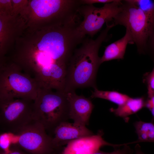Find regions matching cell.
<instances>
[{
	"label": "cell",
	"instance_id": "cell-20",
	"mask_svg": "<svg viewBox=\"0 0 154 154\" xmlns=\"http://www.w3.org/2000/svg\"><path fill=\"white\" fill-rule=\"evenodd\" d=\"M12 2L13 10L11 15L20 16L25 20L28 10L29 0H12Z\"/></svg>",
	"mask_w": 154,
	"mask_h": 154
},
{
	"label": "cell",
	"instance_id": "cell-10",
	"mask_svg": "<svg viewBox=\"0 0 154 154\" xmlns=\"http://www.w3.org/2000/svg\"><path fill=\"white\" fill-rule=\"evenodd\" d=\"M24 19L19 16L0 13V58L4 57L17 38L26 28Z\"/></svg>",
	"mask_w": 154,
	"mask_h": 154
},
{
	"label": "cell",
	"instance_id": "cell-27",
	"mask_svg": "<svg viewBox=\"0 0 154 154\" xmlns=\"http://www.w3.org/2000/svg\"><path fill=\"white\" fill-rule=\"evenodd\" d=\"M115 0H80L82 5H93L96 3H102L104 4L112 2Z\"/></svg>",
	"mask_w": 154,
	"mask_h": 154
},
{
	"label": "cell",
	"instance_id": "cell-23",
	"mask_svg": "<svg viewBox=\"0 0 154 154\" xmlns=\"http://www.w3.org/2000/svg\"><path fill=\"white\" fill-rule=\"evenodd\" d=\"M146 54H148L154 62V29L151 32L147 43Z\"/></svg>",
	"mask_w": 154,
	"mask_h": 154
},
{
	"label": "cell",
	"instance_id": "cell-5",
	"mask_svg": "<svg viewBox=\"0 0 154 154\" xmlns=\"http://www.w3.org/2000/svg\"><path fill=\"white\" fill-rule=\"evenodd\" d=\"M35 80L14 63L0 60V99L17 98L35 100L39 89Z\"/></svg>",
	"mask_w": 154,
	"mask_h": 154
},
{
	"label": "cell",
	"instance_id": "cell-28",
	"mask_svg": "<svg viewBox=\"0 0 154 154\" xmlns=\"http://www.w3.org/2000/svg\"><path fill=\"white\" fill-rule=\"evenodd\" d=\"M135 154H145L141 151V147L139 144H137L135 147Z\"/></svg>",
	"mask_w": 154,
	"mask_h": 154
},
{
	"label": "cell",
	"instance_id": "cell-15",
	"mask_svg": "<svg viewBox=\"0 0 154 154\" xmlns=\"http://www.w3.org/2000/svg\"><path fill=\"white\" fill-rule=\"evenodd\" d=\"M145 101L144 97H130L123 104L118 106L116 108H112L110 111L116 116L122 117L127 121L129 116L136 113L145 107Z\"/></svg>",
	"mask_w": 154,
	"mask_h": 154
},
{
	"label": "cell",
	"instance_id": "cell-14",
	"mask_svg": "<svg viewBox=\"0 0 154 154\" xmlns=\"http://www.w3.org/2000/svg\"><path fill=\"white\" fill-rule=\"evenodd\" d=\"M128 44H133L132 39L129 30L126 28L123 37L106 47L103 55L100 57L101 64L113 60L123 59Z\"/></svg>",
	"mask_w": 154,
	"mask_h": 154
},
{
	"label": "cell",
	"instance_id": "cell-19",
	"mask_svg": "<svg viewBox=\"0 0 154 154\" xmlns=\"http://www.w3.org/2000/svg\"><path fill=\"white\" fill-rule=\"evenodd\" d=\"M141 9L154 24V0H131Z\"/></svg>",
	"mask_w": 154,
	"mask_h": 154
},
{
	"label": "cell",
	"instance_id": "cell-21",
	"mask_svg": "<svg viewBox=\"0 0 154 154\" xmlns=\"http://www.w3.org/2000/svg\"><path fill=\"white\" fill-rule=\"evenodd\" d=\"M143 82L145 84L147 88V96L154 94V66L151 72H146L144 74L143 77Z\"/></svg>",
	"mask_w": 154,
	"mask_h": 154
},
{
	"label": "cell",
	"instance_id": "cell-24",
	"mask_svg": "<svg viewBox=\"0 0 154 154\" xmlns=\"http://www.w3.org/2000/svg\"><path fill=\"white\" fill-rule=\"evenodd\" d=\"M93 154H133V151L127 144L121 149H116L114 151L107 153L101 151L100 150L96 151Z\"/></svg>",
	"mask_w": 154,
	"mask_h": 154
},
{
	"label": "cell",
	"instance_id": "cell-25",
	"mask_svg": "<svg viewBox=\"0 0 154 154\" xmlns=\"http://www.w3.org/2000/svg\"><path fill=\"white\" fill-rule=\"evenodd\" d=\"M145 107L150 110L154 119V94L147 96V98L145 100Z\"/></svg>",
	"mask_w": 154,
	"mask_h": 154
},
{
	"label": "cell",
	"instance_id": "cell-2",
	"mask_svg": "<svg viewBox=\"0 0 154 154\" xmlns=\"http://www.w3.org/2000/svg\"><path fill=\"white\" fill-rule=\"evenodd\" d=\"M106 25L96 39L85 38L80 46L74 51L67 70L64 92L75 91L78 88H97L96 75L101 64L99 50L102 43L110 38L108 32L114 27Z\"/></svg>",
	"mask_w": 154,
	"mask_h": 154
},
{
	"label": "cell",
	"instance_id": "cell-18",
	"mask_svg": "<svg viewBox=\"0 0 154 154\" xmlns=\"http://www.w3.org/2000/svg\"><path fill=\"white\" fill-rule=\"evenodd\" d=\"M17 136L16 134L9 132H4L0 135V147L3 152L8 153L11 151V145L16 144Z\"/></svg>",
	"mask_w": 154,
	"mask_h": 154
},
{
	"label": "cell",
	"instance_id": "cell-17",
	"mask_svg": "<svg viewBox=\"0 0 154 154\" xmlns=\"http://www.w3.org/2000/svg\"><path fill=\"white\" fill-rule=\"evenodd\" d=\"M138 141L154 142V124L141 121H136L134 124Z\"/></svg>",
	"mask_w": 154,
	"mask_h": 154
},
{
	"label": "cell",
	"instance_id": "cell-13",
	"mask_svg": "<svg viewBox=\"0 0 154 154\" xmlns=\"http://www.w3.org/2000/svg\"><path fill=\"white\" fill-rule=\"evenodd\" d=\"M94 134L85 126L66 121L62 123L56 128L53 140L56 146L62 148L63 146L72 141Z\"/></svg>",
	"mask_w": 154,
	"mask_h": 154
},
{
	"label": "cell",
	"instance_id": "cell-8",
	"mask_svg": "<svg viewBox=\"0 0 154 154\" xmlns=\"http://www.w3.org/2000/svg\"><path fill=\"white\" fill-rule=\"evenodd\" d=\"M122 8L121 0H115L101 7L93 5H81L78 12L83 19L77 27L78 34L83 38L86 35L92 37L105 23L114 25L113 20Z\"/></svg>",
	"mask_w": 154,
	"mask_h": 154
},
{
	"label": "cell",
	"instance_id": "cell-1",
	"mask_svg": "<svg viewBox=\"0 0 154 154\" xmlns=\"http://www.w3.org/2000/svg\"><path fill=\"white\" fill-rule=\"evenodd\" d=\"M77 26L72 23L26 28L6 58L33 78L40 88L64 91L70 59L83 40Z\"/></svg>",
	"mask_w": 154,
	"mask_h": 154
},
{
	"label": "cell",
	"instance_id": "cell-26",
	"mask_svg": "<svg viewBox=\"0 0 154 154\" xmlns=\"http://www.w3.org/2000/svg\"><path fill=\"white\" fill-rule=\"evenodd\" d=\"M11 151L8 153H5L1 151L0 154H30L24 150L17 144H12L11 146Z\"/></svg>",
	"mask_w": 154,
	"mask_h": 154
},
{
	"label": "cell",
	"instance_id": "cell-11",
	"mask_svg": "<svg viewBox=\"0 0 154 154\" xmlns=\"http://www.w3.org/2000/svg\"><path fill=\"white\" fill-rule=\"evenodd\" d=\"M103 134V132L100 130L96 134L72 141L67 144L61 154H93L104 146L114 147L120 146L121 145L114 144L105 141L102 137Z\"/></svg>",
	"mask_w": 154,
	"mask_h": 154
},
{
	"label": "cell",
	"instance_id": "cell-12",
	"mask_svg": "<svg viewBox=\"0 0 154 154\" xmlns=\"http://www.w3.org/2000/svg\"><path fill=\"white\" fill-rule=\"evenodd\" d=\"M65 93L69 102L70 119L76 124L86 126L94 108L91 100L82 95H77L75 91Z\"/></svg>",
	"mask_w": 154,
	"mask_h": 154
},
{
	"label": "cell",
	"instance_id": "cell-4",
	"mask_svg": "<svg viewBox=\"0 0 154 154\" xmlns=\"http://www.w3.org/2000/svg\"><path fill=\"white\" fill-rule=\"evenodd\" d=\"M34 108L35 120L52 135L58 125L70 119L69 102L63 91L39 88Z\"/></svg>",
	"mask_w": 154,
	"mask_h": 154
},
{
	"label": "cell",
	"instance_id": "cell-3",
	"mask_svg": "<svg viewBox=\"0 0 154 154\" xmlns=\"http://www.w3.org/2000/svg\"><path fill=\"white\" fill-rule=\"evenodd\" d=\"M80 0H29L25 18L26 28L70 23L80 18Z\"/></svg>",
	"mask_w": 154,
	"mask_h": 154
},
{
	"label": "cell",
	"instance_id": "cell-7",
	"mask_svg": "<svg viewBox=\"0 0 154 154\" xmlns=\"http://www.w3.org/2000/svg\"><path fill=\"white\" fill-rule=\"evenodd\" d=\"M34 100L22 98L0 99V128L17 134L35 120Z\"/></svg>",
	"mask_w": 154,
	"mask_h": 154
},
{
	"label": "cell",
	"instance_id": "cell-22",
	"mask_svg": "<svg viewBox=\"0 0 154 154\" xmlns=\"http://www.w3.org/2000/svg\"><path fill=\"white\" fill-rule=\"evenodd\" d=\"M13 10L12 0H0V13L11 15Z\"/></svg>",
	"mask_w": 154,
	"mask_h": 154
},
{
	"label": "cell",
	"instance_id": "cell-6",
	"mask_svg": "<svg viewBox=\"0 0 154 154\" xmlns=\"http://www.w3.org/2000/svg\"><path fill=\"white\" fill-rule=\"evenodd\" d=\"M122 9L114 19L113 24L128 29L138 53L146 54L147 43L154 24L131 0H122Z\"/></svg>",
	"mask_w": 154,
	"mask_h": 154
},
{
	"label": "cell",
	"instance_id": "cell-16",
	"mask_svg": "<svg viewBox=\"0 0 154 154\" xmlns=\"http://www.w3.org/2000/svg\"><path fill=\"white\" fill-rule=\"evenodd\" d=\"M92 92L90 98L106 100L119 106L123 104L130 97L125 94L115 91H103L96 88Z\"/></svg>",
	"mask_w": 154,
	"mask_h": 154
},
{
	"label": "cell",
	"instance_id": "cell-9",
	"mask_svg": "<svg viewBox=\"0 0 154 154\" xmlns=\"http://www.w3.org/2000/svg\"><path fill=\"white\" fill-rule=\"evenodd\" d=\"M17 134V144L30 154H59L63 149L54 143L43 126L34 120Z\"/></svg>",
	"mask_w": 154,
	"mask_h": 154
}]
</instances>
